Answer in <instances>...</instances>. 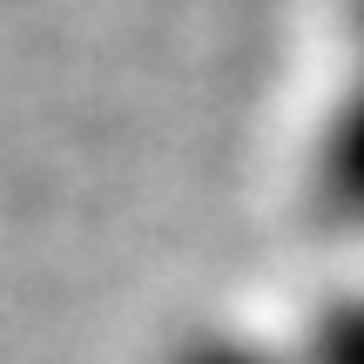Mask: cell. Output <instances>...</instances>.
Listing matches in <instances>:
<instances>
[{"mask_svg": "<svg viewBox=\"0 0 364 364\" xmlns=\"http://www.w3.org/2000/svg\"><path fill=\"white\" fill-rule=\"evenodd\" d=\"M317 209L338 230H364V68L317 142Z\"/></svg>", "mask_w": 364, "mask_h": 364, "instance_id": "obj_1", "label": "cell"}, {"mask_svg": "<svg viewBox=\"0 0 364 364\" xmlns=\"http://www.w3.org/2000/svg\"><path fill=\"white\" fill-rule=\"evenodd\" d=\"M304 364H364V297H344L317 317Z\"/></svg>", "mask_w": 364, "mask_h": 364, "instance_id": "obj_2", "label": "cell"}, {"mask_svg": "<svg viewBox=\"0 0 364 364\" xmlns=\"http://www.w3.org/2000/svg\"><path fill=\"white\" fill-rule=\"evenodd\" d=\"M169 364H284V358L257 351V344H243V338H189Z\"/></svg>", "mask_w": 364, "mask_h": 364, "instance_id": "obj_3", "label": "cell"}]
</instances>
